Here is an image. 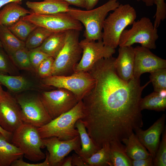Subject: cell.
<instances>
[{"label":"cell","mask_w":166,"mask_h":166,"mask_svg":"<svg viewBox=\"0 0 166 166\" xmlns=\"http://www.w3.org/2000/svg\"><path fill=\"white\" fill-rule=\"evenodd\" d=\"M115 59H101L88 71L94 83L82 100L84 115L81 119L100 148L113 141L121 142L143 125L140 103L150 82L141 86L140 78L123 80L117 73Z\"/></svg>","instance_id":"cell-1"},{"label":"cell","mask_w":166,"mask_h":166,"mask_svg":"<svg viewBox=\"0 0 166 166\" xmlns=\"http://www.w3.org/2000/svg\"><path fill=\"white\" fill-rule=\"evenodd\" d=\"M120 4L118 0H109L96 8L83 10L70 7L67 12L84 26L85 38L94 41L102 40L103 23L108 14Z\"/></svg>","instance_id":"cell-2"},{"label":"cell","mask_w":166,"mask_h":166,"mask_svg":"<svg viewBox=\"0 0 166 166\" xmlns=\"http://www.w3.org/2000/svg\"><path fill=\"white\" fill-rule=\"evenodd\" d=\"M84 107L82 100L68 111L53 119L46 124L38 128L41 138L55 136L62 140H67L79 135L74 127L76 122L84 116Z\"/></svg>","instance_id":"cell-3"},{"label":"cell","mask_w":166,"mask_h":166,"mask_svg":"<svg viewBox=\"0 0 166 166\" xmlns=\"http://www.w3.org/2000/svg\"><path fill=\"white\" fill-rule=\"evenodd\" d=\"M106 17L103 23L102 40L106 45L115 49L121 33L136 18L134 8L129 4H120Z\"/></svg>","instance_id":"cell-4"},{"label":"cell","mask_w":166,"mask_h":166,"mask_svg":"<svg viewBox=\"0 0 166 166\" xmlns=\"http://www.w3.org/2000/svg\"><path fill=\"white\" fill-rule=\"evenodd\" d=\"M11 143L30 161L37 162L45 158V154L41 150L45 147L38 128L31 124L23 122L13 133Z\"/></svg>","instance_id":"cell-5"},{"label":"cell","mask_w":166,"mask_h":166,"mask_svg":"<svg viewBox=\"0 0 166 166\" xmlns=\"http://www.w3.org/2000/svg\"><path fill=\"white\" fill-rule=\"evenodd\" d=\"M80 32L76 30L66 31L65 44L54 59L52 75L66 76L74 73V67L82 54L79 41Z\"/></svg>","instance_id":"cell-6"},{"label":"cell","mask_w":166,"mask_h":166,"mask_svg":"<svg viewBox=\"0 0 166 166\" xmlns=\"http://www.w3.org/2000/svg\"><path fill=\"white\" fill-rule=\"evenodd\" d=\"M129 29L124 30L121 35L119 46H131L135 43L149 49H155L156 42L159 38L157 29L151 19L144 17L135 21Z\"/></svg>","instance_id":"cell-7"},{"label":"cell","mask_w":166,"mask_h":166,"mask_svg":"<svg viewBox=\"0 0 166 166\" xmlns=\"http://www.w3.org/2000/svg\"><path fill=\"white\" fill-rule=\"evenodd\" d=\"M40 81L45 86H53L71 91L79 101L82 100L94 83L93 78L85 71L74 72L70 75H52L40 79Z\"/></svg>","instance_id":"cell-8"},{"label":"cell","mask_w":166,"mask_h":166,"mask_svg":"<svg viewBox=\"0 0 166 166\" xmlns=\"http://www.w3.org/2000/svg\"><path fill=\"white\" fill-rule=\"evenodd\" d=\"M14 94L21 109L23 122L39 128L52 120L41 101L39 92L28 91Z\"/></svg>","instance_id":"cell-9"},{"label":"cell","mask_w":166,"mask_h":166,"mask_svg":"<svg viewBox=\"0 0 166 166\" xmlns=\"http://www.w3.org/2000/svg\"><path fill=\"white\" fill-rule=\"evenodd\" d=\"M38 26L46 28L53 32L76 30L81 31V23L67 12L51 14H42L31 12L22 17Z\"/></svg>","instance_id":"cell-10"},{"label":"cell","mask_w":166,"mask_h":166,"mask_svg":"<svg viewBox=\"0 0 166 166\" xmlns=\"http://www.w3.org/2000/svg\"><path fill=\"white\" fill-rule=\"evenodd\" d=\"M41 101L48 114L53 120L70 110L79 101L71 91L59 89L39 92Z\"/></svg>","instance_id":"cell-11"},{"label":"cell","mask_w":166,"mask_h":166,"mask_svg":"<svg viewBox=\"0 0 166 166\" xmlns=\"http://www.w3.org/2000/svg\"><path fill=\"white\" fill-rule=\"evenodd\" d=\"M82 55L80 61L74 67V72L89 71L99 60L110 57L115 53V49L105 45L102 40L94 41L86 38L80 42Z\"/></svg>","instance_id":"cell-12"},{"label":"cell","mask_w":166,"mask_h":166,"mask_svg":"<svg viewBox=\"0 0 166 166\" xmlns=\"http://www.w3.org/2000/svg\"><path fill=\"white\" fill-rule=\"evenodd\" d=\"M23 122L21 109L15 98L3 90L0 94V126L13 133Z\"/></svg>","instance_id":"cell-13"},{"label":"cell","mask_w":166,"mask_h":166,"mask_svg":"<svg viewBox=\"0 0 166 166\" xmlns=\"http://www.w3.org/2000/svg\"><path fill=\"white\" fill-rule=\"evenodd\" d=\"M42 140L49 153L50 166H61L65 156L70 152L74 150L78 155L81 148L79 135L67 140H61L55 136Z\"/></svg>","instance_id":"cell-14"},{"label":"cell","mask_w":166,"mask_h":166,"mask_svg":"<svg viewBox=\"0 0 166 166\" xmlns=\"http://www.w3.org/2000/svg\"><path fill=\"white\" fill-rule=\"evenodd\" d=\"M134 77L140 78L143 73L166 68V60L152 53L150 49L138 46L134 48Z\"/></svg>","instance_id":"cell-15"},{"label":"cell","mask_w":166,"mask_h":166,"mask_svg":"<svg viewBox=\"0 0 166 166\" xmlns=\"http://www.w3.org/2000/svg\"><path fill=\"white\" fill-rule=\"evenodd\" d=\"M165 115L163 114L147 129L144 130L137 128L134 131L140 142L153 159L160 143V135L165 129Z\"/></svg>","instance_id":"cell-16"},{"label":"cell","mask_w":166,"mask_h":166,"mask_svg":"<svg viewBox=\"0 0 166 166\" xmlns=\"http://www.w3.org/2000/svg\"><path fill=\"white\" fill-rule=\"evenodd\" d=\"M0 83L14 94L28 91L40 92L45 86L40 81H37L26 76L0 74Z\"/></svg>","instance_id":"cell-17"},{"label":"cell","mask_w":166,"mask_h":166,"mask_svg":"<svg viewBox=\"0 0 166 166\" xmlns=\"http://www.w3.org/2000/svg\"><path fill=\"white\" fill-rule=\"evenodd\" d=\"M133 48L132 46L119 47L118 56L114 61V66L117 74L125 81H128L134 77Z\"/></svg>","instance_id":"cell-18"},{"label":"cell","mask_w":166,"mask_h":166,"mask_svg":"<svg viewBox=\"0 0 166 166\" xmlns=\"http://www.w3.org/2000/svg\"><path fill=\"white\" fill-rule=\"evenodd\" d=\"M27 7L31 12L42 14H51L67 12L69 4L63 0H44L36 2L28 1Z\"/></svg>","instance_id":"cell-19"},{"label":"cell","mask_w":166,"mask_h":166,"mask_svg":"<svg viewBox=\"0 0 166 166\" xmlns=\"http://www.w3.org/2000/svg\"><path fill=\"white\" fill-rule=\"evenodd\" d=\"M31 12L17 2H10L0 10V26H9L17 22L21 18Z\"/></svg>","instance_id":"cell-20"},{"label":"cell","mask_w":166,"mask_h":166,"mask_svg":"<svg viewBox=\"0 0 166 166\" xmlns=\"http://www.w3.org/2000/svg\"><path fill=\"white\" fill-rule=\"evenodd\" d=\"M74 127L78 131L81 140V147L78 155L84 161L101 148L94 143L90 137L81 119L76 122Z\"/></svg>","instance_id":"cell-21"},{"label":"cell","mask_w":166,"mask_h":166,"mask_svg":"<svg viewBox=\"0 0 166 166\" xmlns=\"http://www.w3.org/2000/svg\"><path fill=\"white\" fill-rule=\"evenodd\" d=\"M24 156L16 146L0 133V166H10L16 160Z\"/></svg>","instance_id":"cell-22"},{"label":"cell","mask_w":166,"mask_h":166,"mask_svg":"<svg viewBox=\"0 0 166 166\" xmlns=\"http://www.w3.org/2000/svg\"><path fill=\"white\" fill-rule=\"evenodd\" d=\"M66 31L53 33L38 48L49 56L55 59L65 44Z\"/></svg>","instance_id":"cell-23"},{"label":"cell","mask_w":166,"mask_h":166,"mask_svg":"<svg viewBox=\"0 0 166 166\" xmlns=\"http://www.w3.org/2000/svg\"><path fill=\"white\" fill-rule=\"evenodd\" d=\"M121 142L125 144L127 155L132 160L146 158L151 155L134 132Z\"/></svg>","instance_id":"cell-24"},{"label":"cell","mask_w":166,"mask_h":166,"mask_svg":"<svg viewBox=\"0 0 166 166\" xmlns=\"http://www.w3.org/2000/svg\"><path fill=\"white\" fill-rule=\"evenodd\" d=\"M121 142L114 140L109 143L112 166H132V160L127 155L125 146Z\"/></svg>","instance_id":"cell-25"},{"label":"cell","mask_w":166,"mask_h":166,"mask_svg":"<svg viewBox=\"0 0 166 166\" xmlns=\"http://www.w3.org/2000/svg\"><path fill=\"white\" fill-rule=\"evenodd\" d=\"M0 41L2 48L10 55L18 49L25 46V42L17 38L7 26H0Z\"/></svg>","instance_id":"cell-26"},{"label":"cell","mask_w":166,"mask_h":166,"mask_svg":"<svg viewBox=\"0 0 166 166\" xmlns=\"http://www.w3.org/2000/svg\"><path fill=\"white\" fill-rule=\"evenodd\" d=\"M29 50L25 47L20 48L9 55L11 61L18 69L24 70L36 75L30 61Z\"/></svg>","instance_id":"cell-27"},{"label":"cell","mask_w":166,"mask_h":166,"mask_svg":"<svg viewBox=\"0 0 166 166\" xmlns=\"http://www.w3.org/2000/svg\"><path fill=\"white\" fill-rule=\"evenodd\" d=\"M140 107L145 109L157 111H164L166 108V97L161 96L158 92L154 91L144 98H141Z\"/></svg>","instance_id":"cell-28"},{"label":"cell","mask_w":166,"mask_h":166,"mask_svg":"<svg viewBox=\"0 0 166 166\" xmlns=\"http://www.w3.org/2000/svg\"><path fill=\"white\" fill-rule=\"evenodd\" d=\"M53 33L44 28L38 26L29 35L25 41V46L29 50L40 46Z\"/></svg>","instance_id":"cell-29"},{"label":"cell","mask_w":166,"mask_h":166,"mask_svg":"<svg viewBox=\"0 0 166 166\" xmlns=\"http://www.w3.org/2000/svg\"><path fill=\"white\" fill-rule=\"evenodd\" d=\"M84 162L89 166H112L109 155V144L104 145Z\"/></svg>","instance_id":"cell-30"},{"label":"cell","mask_w":166,"mask_h":166,"mask_svg":"<svg viewBox=\"0 0 166 166\" xmlns=\"http://www.w3.org/2000/svg\"><path fill=\"white\" fill-rule=\"evenodd\" d=\"M37 27L21 18L15 23L8 27L17 38L25 42L30 34Z\"/></svg>","instance_id":"cell-31"},{"label":"cell","mask_w":166,"mask_h":166,"mask_svg":"<svg viewBox=\"0 0 166 166\" xmlns=\"http://www.w3.org/2000/svg\"><path fill=\"white\" fill-rule=\"evenodd\" d=\"M150 73L149 81L152 84L154 91L166 89V68L158 69Z\"/></svg>","instance_id":"cell-32"},{"label":"cell","mask_w":166,"mask_h":166,"mask_svg":"<svg viewBox=\"0 0 166 166\" xmlns=\"http://www.w3.org/2000/svg\"><path fill=\"white\" fill-rule=\"evenodd\" d=\"M2 48H0V74L13 75H20L18 69Z\"/></svg>","instance_id":"cell-33"},{"label":"cell","mask_w":166,"mask_h":166,"mask_svg":"<svg viewBox=\"0 0 166 166\" xmlns=\"http://www.w3.org/2000/svg\"><path fill=\"white\" fill-rule=\"evenodd\" d=\"M162 140L160 143L155 158L153 166H166V129L163 132Z\"/></svg>","instance_id":"cell-34"},{"label":"cell","mask_w":166,"mask_h":166,"mask_svg":"<svg viewBox=\"0 0 166 166\" xmlns=\"http://www.w3.org/2000/svg\"><path fill=\"white\" fill-rule=\"evenodd\" d=\"M29 55L31 65L36 73L40 64L45 59L50 57L41 50L38 47L29 50Z\"/></svg>","instance_id":"cell-35"},{"label":"cell","mask_w":166,"mask_h":166,"mask_svg":"<svg viewBox=\"0 0 166 166\" xmlns=\"http://www.w3.org/2000/svg\"><path fill=\"white\" fill-rule=\"evenodd\" d=\"M154 4L156 6V11L153 17L155 19L153 25L157 29L161 22L166 18V4L164 0H155Z\"/></svg>","instance_id":"cell-36"},{"label":"cell","mask_w":166,"mask_h":166,"mask_svg":"<svg viewBox=\"0 0 166 166\" xmlns=\"http://www.w3.org/2000/svg\"><path fill=\"white\" fill-rule=\"evenodd\" d=\"M54 60L52 57L45 59L38 67L36 75L40 79L51 76Z\"/></svg>","instance_id":"cell-37"},{"label":"cell","mask_w":166,"mask_h":166,"mask_svg":"<svg viewBox=\"0 0 166 166\" xmlns=\"http://www.w3.org/2000/svg\"><path fill=\"white\" fill-rule=\"evenodd\" d=\"M45 160L42 162L35 164L30 163L24 161L23 157L15 160L11 164V166H50L49 160V154L46 151Z\"/></svg>","instance_id":"cell-38"},{"label":"cell","mask_w":166,"mask_h":166,"mask_svg":"<svg viewBox=\"0 0 166 166\" xmlns=\"http://www.w3.org/2000/svg\"><path fill=\"white\" fill-rule=\"evenodd\" d=\"M153 158L150 155L147 158L132 160V166H153Z\"/></svg>","instance_id":"cell-39"},{"label":"cell","mask_w":166,"mask_h":166,"mask_svg":"<svg viewBox=\"0 0 166 166\" xmlns=\"http://www.w3.org/2000/svg\"><path fill=\"white\" fill-rule=\"evenodd\" d=\"M72 166H89L77 153H73L71 156Z\"/></svg>","instance_id":"cell-40"},{"label":"cell","mask_w":166,"mask_h":166,"mask_svg":"<svg viewBox=\"0 0 166 166\" xmlns=\"http://www.w3.org/2000/svg\"><path fill=\"white\" fill-rule=\"evenodd\" d=\"M69 5H71L82 8L85 7L84 0H63Z\"/></svg>","instance_id":"cell-41"},{"label":"cell","mask_w":166,"mask_h":166,"mask_svg":"<svg viewBox=\"0 0 166 166\" xmlns=\"http://www.w3.org/2000/svg\"><path fill=\"white\" fill-rule=\"evenodd\" d=\"M86 10H90L93 9L97 4L99 0H84Z\"/></svg>","instance_id":"cell-42"},{"label":"cell","mask_w":166,"mask_h":166,"mask_svg":"<svg viewBox=\"0 0 166 166\" xmlns=\"http://www.w3.org/2000/svg\"><path fill=\"white\" fill-rule=\"evenodd\" d=\"M0 133L2 134L8 141L11 142L12 133L5 130L0 126Z\"/></svg>","instance_id":"cell-43"},{"label":"cell","mask_w":166,"mask_h":166,"mask_svg":"<svg viewBox=\"0 0 166 166\" xmlns=\"http://www.w3.org/2000/svg\"><path fill=\"white\" fill-rule=\"evenodd\" d=\"M24 0H0V9L3 6L10 2H17L21 4Z\"/></svg>","instance_id":"cell-44"},{"label":"cell","mask_w":166,"mask_h":166,"mask_svg":"<svg viewBox=\"0 0 166 166\" xmlns=\"http://www.w3.org/2000/svg\"><path fill=\"white\" fill-rule=\"evenodd\" d=\"M61 166H72L71 156L64 158Z\"/></svg>","instance_id":"cell-45"},{"label":"cell","mask_w":166,"mask_h":166,"mask_svg":"<svg viewBox=\"0 0 166 166\" xmlns=\"http://www.w3.org/2000/svg\"><path fill=\"white\" fill-rule=\"evenodd\" d=\"M143 1L147 6H152L154 3L155 0H140Z\"/></svg>","instance_id":"cell-46"},{"label":"cell","mask_w":166,"mask_h":166,"mask_svg":"<svg viewBox=\"0 0 166 166\" xmlns=\"http://www.w3.org/2000/svg\"><path fill=\"white\" fill-rule=\"evenodd\" d=\"M3 90L2 89V85L0 83V94L2 93Z\"/></svg>","instance_id":"cell-47"},{"label":"cell","mask_w":166,"mask_h":166,"mask_svg":"<svg viewBox=\"0 0 166 166\" xmlns=\"http://www.w3.org/2000/svg\"><path fill=\"white\" fill-rule=\"evenodd\" d=\"M0 48H2V43L0 41Z\"/></svg>","instance_id":"cell-48"},{"label":"cell","mask_w":166,"mask_h":166,"mask_svg":"<svg viewBox=\"0 0 166 166\" xmlns=\"http://www.w3.org/2000/svg\"><path fill=\"white\" fill-rule=\"evenodd\" d=\"M136 0V1H140V0Z\"/></svg>","instance_id":"cell-49"}]
</instances>
